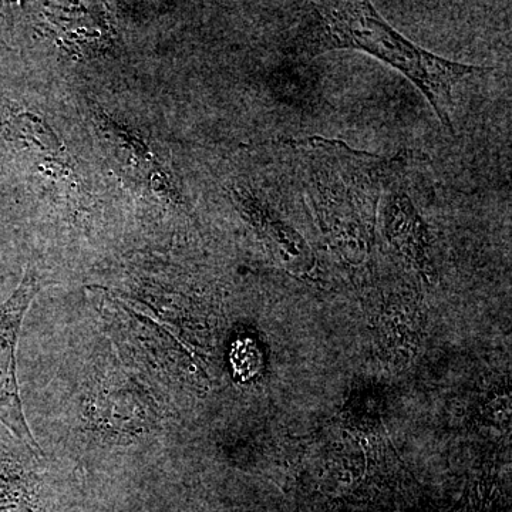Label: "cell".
Listing matches in <instances>:
<instances>
[{"label":"cell","instance_id":"obj_3","mask_svg":"<svg viewBox=\"0 0 512 512\" xmlns=\"http://www.w3.org/2000/svg\"><path fill=\"white\" fill-rule=\"evenodd\" d=\"M42 288L39 272L29 268L15 291L0 303V426L35 453L45 456L23 410L16 359L23 320Z\"/></svg>","mask_w":512,"mask_h":512},{"label":"cell","instance_id":"obj_6","mask_svg":"<svg viewBox=\"0 0 512 512\" xmlns=\"http://www.w3.org/2000/svg\"><path fill=\"white\" fill-rule=\"evenodd\" d=\"M96 123L107 153L123 173L151 194L165 201H178L173 178L164 170L163 164L137 130L106 113L97 114Z\"/></svg>","mask_w":512,"mask_h":512},{"label":"cell","instance_id":"obj_8","mask_svg":"<svg viewBox=\"0 0 512 512\" xmlns=\"http://www.w3.org/2000/svg\"><path fill=\"white\" fill-rule=\"evenodd\" d=\"M64 512H110L106 510H101V508H93V507H73L66 508Z\"/></svg>","mask_w":512,"mask_h":512},{"label":"cell","instance_id":"obj_5","mask_svg":"<svg viewBox=\"0 0 512 512\" xmlns=\"http://www.w3.org/2000/svg\"><path fill=\"white\" fill-rule=\"evenodd\" d=\"M45 458L0 426V512L66 510L47 473Z\"/></svg>","mask_w":512,"mask_h":512},{"label":"cell","instance_id":"obj_4","mask_svg":"<svg viewBox=\"0 0 512 512\" xmlns=\"http://www.w3.org/2000/svg\"><path fill=\"white\" fill-rule=\"evenodd\" d=\"M0 151L22 167H35L40 174L69 177L72 158L53 128L25 104L0 94Z\"/></svg>","mask_w":512,"mask_h":512},{"label":"cell","instance_id":"obj_7","mask_svg":"<svg viewBox=\"0 0 512 512\" xmlns=\"http://www.w3.org/2000/svg\"><path fill=\"white\" fill-rule=\"evenodd\" d=\"M42 25L70 56L93 57L106 52L113 35L104 10L74 3H49L42 8Z\"/></svg>","mask_w":512,"mask_h":512},{"label":"cell","instance_id":"obj_1","mask_svg":"<svg viewBox=\"0 0 512 512\" xmlns=\"http://www.w3.org/2000/svg\"><path fill=\"white\" fill-rule=\"evenodd\" d=\"M360 50L390 64L424 94L443 126L454 134L453 90L490 69L433 55L396 32L369 2H316L298 37V52L315 57L329 50Z\"/></svg>","mask_w":512,"mask_h":512},{"label":"cell","instance_id":"obj_2","mask_svg":"<svg viewBox=\"0 0 512 512\" xmlns=\"http://www.w3.org/2000/svg\"><path fill=\"white\" fill-rule=\"evenodd\" d=\"M295 147L299 178L322 231L338 244L369 245L397 164L326 138H308Z\"/></svg>","mask_w":512,"mask_h":512}]
</instances>
